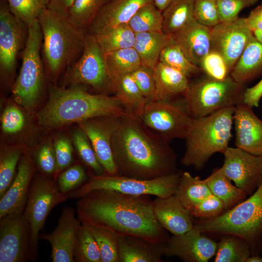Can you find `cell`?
I'll return each mask as SVG.
<instances>
[{"instance_id":"cell-1","label":"cell","mask_w":262,"mask_h":262,"mask_svg":"<svg viewBox=\"0 0 262 262\" xmlns=\"http://www.w3.org/2000/svg\"><path fill=\"white\" fill-rule=\"evenodd\" d=\"M76 205L81 222L104 227L118 236H135L156 243L169 238L156 219L147 196L97 189L78 199Z\"/></svg>"},{"instance_id":"cell-2","label":"cell","mask_w":262,"mask_h":262,"mask_svg":"<svg viewBox=\"0 0 262 262\" xmlns=\"http://www.w3.org/2000/svg\"><path fill=\"white\" fill-rule=\"evenodd\" d=\"M112 149L121 176L149 180L178 170L177 156L169 142L150 131L138 117L128 113L120 118Z\"/></svg>"},{"instance_id":"cell-3","label":"cell","mask_w":262,"mask_h":262,"mask_svg":"<svg viewBox=\"0 0 262 262\" xmlns=\"http://www.w3.org/2000/svg\"><path fill=\"white\" fill-rule=\"evenodd\" d=\"M127 114L116 96L92 94L80 86L52 85L48 101L37 114V119L41 126L52 129L95 117Z\"/></svg>"},{"instance_id":"cell-4","label":"cell","mask_w":262,"mask_h":262,"mask_svg":"<svg viewBox=\"0 0 262 262\" xmlns=\"http://www.w3.org/2000/svg\"><path fill=\"white\" fill-rule=\"evenodd\" d=\"M42 33L44 65L52 78L66 70L81 56L87 32L67 16L46 8L38 18Z\"/></svg>"},{"instance_id":"cell-5","label":"cell","mask_w":262,"mask_h":262,"mask_svg":"<svg viewBox=\"0 0 262 262\" xmlns=\"http://www.w3.org/2000/svg\"><path fill=\"white\" fill-rule=\"evenodd\" d=\"M234 109L235 107H228L194 118L184 139L185 149L181 159L183 165L200 170L212 155L224 152L232 136Z\"/></svg>"},{"instance_id":"cell-6","label":"cell","mask_w":262,"mask_h":262,"mask_svg":"<svg viewBox=\"0 0 262 262\" xmlns=\"http://www.w3.org/2000/svg\"><path fill=\"white\" fill-rule=\"evenodd\" d=\"M194 227L202 233L239 236L249 244L252 255H259L262 238V181L248 198L216 218L199 219Z\"/></svg>"},{"instance_id":"cell-7","label":"cell","mask_w":262,"mask_h":262,"mask_svg":"<svg viewBox=\"0 0 262 262\" xmlns=\"http://www.w3.org/2000/svg\"><path fill=\"white\" fill-rule=\"evenodd\" d=\"M246 88L230 75L222 80L206 76L190 83L181 100L191 116L197 118L244 102Z\"/></svg>"},{"instance_id":"cell-8","label":"cell","mask_w":262,"mask_h":262,"mask_svg":"<svg viewBox=\"0 0 262 262\" xmlns=\"http://www.w3.org/2000/svg\"><path fill=\"white\" fill-rule=\"evenodd\" d=\"M42 39L37 19L28 26L21 66L12 88L15 101L28 110L36 106L44 84V65L41 56Z\"/></svg>"},{"instance_id":"cell-9","label":"cell","mask_w":262,"mask_h":262,"mask_svg":"<svg viewBox=\"0 0 262 262\" xmlns=\"http://www.w3.org/2000/svg\"><path fill=\"white\" fill-rule=\"evenodd\" d=\"M182 171H176L157 178L142 180L118 174H91L89 180L69 194V198L79 199L97 189L115 191L132 196H149L167 197L176 193Z\"/></svg>"},{"instance_id":"cell-10","label":"cell","mask_w":262,"mask_h":262,"mask_svg":"<svg viewBox=\"0 0 262 262\" xmlns=\"http://www.w3.org/2000/svg\"><path fill=\"white\" fill-rule=\"evenodd\" d=\"M69 198V194L62 193L55 181L44 174H34L24 210L31 231L29 260L38 259L40 232L50 212Z\"/></svg>"},{"instance_id":"cell-11","label":"cell","mask_w":262,"mask_h":262,"mask_svg":"<svg viewBox=\"0 0 262 262\" xmlns=\"http://www.w3.org/2000/svg\"><path fill=\"white\" fill-rule=\"evenodd\" d=\"M150 131L170 142L186 137L194 118L189 114L181 100L148 101L138 116Z\"/></svg>"},{"instance_id":"cell-12","label":"cell","mask_w":262,"mask_h":262,"mask_svg":"<svg viewBox=\"0 0 262 262\" xmlns=\"http://www.w3.org/2000/svg\"><path fill=\"white\" fill-rule=\"evenodd\" d=\"M66 81L71 86L85 84L100 91H113L104 54L94 35L87 33L82 52L66 70Z\"/></svg>"},{"instance_id":"cell-13","label":"cell","mask_w":262,"mask_h":262,"mask_svg":"<svg viewBox=\"0 0 262 262\" xmlns=\"http://www.w3.org/2000/svg\"><path fill=\"white\" fill-rule=\"evenodd\" d=\"M253 35L246 18L221 21L211 29V50L223 57L231 72Z\"/></svg>"},{"instance_id":"cell-14","label":"cell","mask_w":262,"mask_h":262,"mask_svg":"<svg viewBox=\"0 0 262 262\" xmlns=\"http://www.w3.org/2000/svg\"><path fill=\"white\" fill-rule=\"evenodd\" d=\"M28 27L11 12L5 0L0 4V69L3 75L14 72L18 54L24 49Z\"/></svg>"},{"instance_id":"cell-15","label":"cell","mask_w":262,"mask_h":262,"mask_svg":"<svg viewBox=\"0 0 262 262\" xmlns=\"http://www.w3.org/2000/svg\"><path fill=\"white\" fill-rule=\"evenodd\" d=\"M223 154L222 172L247 195H251L262 181V156L229 147Z\"/></svg>"},{"instance_id":"cell-16","label":"cell","mask_w":262,"mask_h":262,"mask_svg":"<svg viewBox=\"0 0 262 262\" xmlns=\"http://www.w3.org/2000/svg\"><path fill=\"white\" fill-rule=\"evenodd\" d=\"M31 231L24 212L0 218V262L28 260Z\"/></svg>"},{"instance_id":"cell-17","label":"cell","mask_w":262,"mask_h":262,"mask_svg":"<svg viewBox=\"0 0 262 262\" xmlns=\"http://www.w3.org/2000/svg\"><path fill=\"white\" fill-rule=\"evenodd\" d=\"M121 117L100 116L78 123L88 136L105 174H118L113 152L112 141Z\"/></svg>"},{"instance_id":"cell-18","label":"cell","mask_w":262,"mask_h":262,"mask_svg":"<svg viewBox=\"0 0 262 262\" xmlns=\"http://www.w3.org/2000/svg\"><path fill=\"white\" fill-rule=\"evenodd\" d=\"M194 227L185 233L169 237L164 243V256L185 262H207L215 256L217 243Z\"/></svg>"},{"instance_id":"cell-19","label":"cell","mask_w":262,"mask_h":262,"mask_svg":"<svg viewBox=\"0 0 262 262\" xmlns=\"http://www.w3.org/2000/svg\"><path fill=\"white\" fill-rule=\"evenodd\" d=\"M82 223L71 207H65L55 229L40 239L49 243L53 262H74L73 252L78 232Z\"/></svg>"},{"instance_id":"cell-20","label":"cell","mask_w":262,"mask_h":262,"mask_svg":"<svg viewBox=\"0 0 262 262\" xmlns=\"http://www.w3.org/2000/svg\"><path fill=\"white\" fill-rule=\"evenodd\" d=\"M34 173L33 160L28 152H25L19 162L17 172L12 182L0 197V218L24 212Z\"/></svg>"},{"instance_id":"cell-21","label":"cell","mask_w":262,"mask_h":262,"mask_svg":"<svg viewBox=\"0 0 262 262\" xmlns=\"http://www.w3.org/2000/svg\"><path fill=\"white\" fill-rule=\"evenodd\" d=\"M252 108L244 102L235 107V145L252 154L262 156V120Z\"/></svg>"},{"instance_id":"cell-22","label":"cell","mask_w":262,"mask_h":262,"mask_svg":"<svg viewBox=\"0 0 262 262\" xmlns=\"http://www.w3.org/2000/svg\"><path fill=\"white\" fill-rule=\"evenodd\" d=\"M152 205L158 222L173 235L182 234L194 227V217L175 194L167 197H156Z\"/></svg>"},{"instance_id":"cell-23","label":"cell","mask_w":262,"mask_h":262,"mask_svg":"<svg viewBox=\"0 0 262 262\" xmlns=\"http://www.w3.org/2000/svg\"><path fill=\"white\" fill-rule=\"evenodd\" d=\"M153 0H110L99 10L87 33L94 35L129 22L136 12Z\"/></svg>"},{"instance_id":"cell-24","label":"cell","mask_w":262,"mask_h":262,"mask_svg":"<svg viewBox=\"0 0 262 262\" xmlns=\"http://www.w3.org/2000/svg\"><path fill=\"white\" fill-rule=\"evenodd\" d=\"M211 29L194 19L172 35L189 60L199 67L211 50Z\"/></svg>"},{"instance_id":"cell-25","label":"cell","mask_w":262,"mask_h":262,"mask_svg":"<svg viewBox=\"0 0 262 262\" xmlns=\"http://www.w3.org/2000/svg\"><path fill=\"white\" fill-rule=\"evenodd\" d=\"M164 243L135 236H118L119 262H163Z\"/></svg>"},{"instance_id":"cell-26","label":"cell","mask_w":262,"mask_h":262,"mask_svg":"<svg viewBox=\"0 0 262 262\" xmlns=\"http://www.w3.org/2000/svg\"><path fill=\"white\" fill-rule=\"evenodd\" d=\"M155 93L153 100H170L183 95L190 85L181 71L159 62L153 69Z\"/></svg>"},{"instance_id":"cell-27","label":"cell","mask_w":262,"mask_h":262,"mask_svg":"<svg viewBox=\"0 0 262 262\" xmlns=\"http://www.w3.org/2000/svg\"><path fill=\"white\" fill-rule=\"evenodd\" d=\"M262 73V43L253 35L232 69L230 76L246 85Z\"/></svg>"},{"instance_id":"cell-28","label":"cell","mask_w":262,"mask_h":262,"mask_svg":"<svg viewBox=\"0 0 262 262\" xmlns=\"http://www.w3.org/2000/svg\"><path fill=\"white\" fill-rule=\"evenodd\" d=\"M171 36L163 32L136 33L133 48L139 55L141 65L153 69L159 62L161 51Z\"/></svg>"},{"instance_id":"cell-29","label":"cell","mask_w":262,"mask_h":262,"mask_svg":"<svg viewBox=\"0 0 262 262\" xmlns=\"http://www.w3.org/2000/svg\"><path fill=\"white\" fill-rule=\"evenodd\" d=\"M113 91L126 112L137 117L148 102L131 74L118 79L114 84Z\"/></svg>"},{"instance_id":"cell-30","label":"cell","mask_w":262,"mask_h":262,"mask_svg":"<svg viewBox=\"0 0 262 262\" xmlns=\"http://www.w3.org/2000/svg\"><path fill=\"white\" fill-rule=\"evenodd\" d=\"M212 193L223 203L225 211L246 199V193L236 185L217 168L204 179Z\"/></svg>"},{"instance_id":"cell-31","label":"cell","mask_w":262,"mask_h":262,"mask_svg":"<svg viewBox=\"0 0 262 262\" xmlns=\"http://www.w3.org/2000/svg\"><path fill=\"white\" fill-rule=\"evenodd\" d=\"M104 59L113 86L118 79L132 73L141 66L139 55L134 48L104 54Z\"/></svg>"},{"instance_id":"cell-32","label":"cell","mask_w":262,"mask_h":262,"mask_svg":"<svg viewBox=\"0 0 262 262\" xmlns=\"http://www.w3.org/2000/svg\"><path fill=\"white\" fill-rule=\"evenodd\" d=\"M196 0H173L162 12L163 33L172 35L194 19Z\"/></svg>"},{"instance_id":"cell-33","label":"cell","mask_w":262,"mask_h":262,"mask_svg":"<svg viewBox=\"0 0 262 262\" xmlns=\"http://www.w3.org/2000/svg\"><path fill=\"white\" fill-rule=\"evenodd\" d=\"M213 194L204 179L193 177L188 172H182L175 195L189 210Z\"/></svg>"},{"instance_id":"cell-34","label":"cell","mask_w":262,"mask_h":262,"mask_svg":"<svg viewBox=\"0 0 262 262\" xmlns=\"http://www.w3.org/2000/svg\"><path fill=\"white\" fill-rule=\"evenodd\" d=\"M135 35L126 23L119 25L94 35L104 54L119 49L133 48Z\"/></svg>"},{"instance_id":"cell-35","label":"cell","mask_w":262,"mask_h":262,"mask_svg":"<svg viewBox=\"0 0 262 262\" xmlns=\"http://www.w3.org/2000/svg\"><path fill=\"white\" fill-rule=\"evenodd\" d=\"M217 243L214 262H246L251 255L249 244L244 239L231 234H224Z\"/></svg>"},{"instance_id":"cell-36","label":"cell","mask_w":262,"mask_h":262,"mask_svg":"<svg viewBox=\"0 0 262 262\" xmlns=\"http://www.w3.org/2000/svg\"><path fill=\"white\" fill-rule=\"evenodd\" d=\"M163 23L162 12L151 2L140 8L128 24L136 34L144 32H163Z\"/></svg>"},{"instance_id":"cell-37","label":"cell","mask_w":262,"mask_h":262,"mask_svg":"<svg viewBox=\"0 0 262 262\" xmlns=\"http://www.w3.org/2000/svg\"><path fill=\"white\" fill-rule=\"evenodd\" d=\"M81 223L88 229L96 241L102 262H120L118 235L104 227Z\"/></svg>"},{"instance_id":"cell-38","label":"cell","mask_w":262,"mask_h":262,"mask_svg":"<svg viewBox=\"0 0 262 262\" xmlns=\"http://www.w3.org/2000/svg\"><path fill=\"white\" fill-rule=\"evenodd\" d=\"M159 62L181 71L188 78L201 71L186 57L172 35L161 51Z\"/></svg>"},{"instance_id":"cell-39","label":"cell","mask_w":262,"mask_h":262,"mask_svg":"<svg viewBox=\"0 0 262 262\" xmlns=\"http://www.w3.org/2000/svg\"><path fill=\"white\" fill-rule=\"evenodd\" d=\"M110 0H75L67 16L77 27L87 32L98 13Z\"/></svg>"},{"instance_id":"cell-40","label":"cell","mask_w":262,"mask_h":262,"mask_svg":"<svg viewBox=\"0 0 262 262\" xmlns=\"http://www.w3.org/2000/svg\"><path fill=\"white\" fill-rule=\"evenodd\" d=\"M73 257L76 262H102L96 241L90 231L82 224L78 232Z\"/></svg>"},{"instance_id":"cell-41","label":"cell","mask_w":262,"mask_h":262,"mask_svg":"<svg viewBox=\"0 0 262 262\" xmlns=\"http://www.w3.org/2000/svg\"><path fill=\"white\" fill-rule=\"evenodd\" d=\"M20 147L2 149L0 157V197L7 191L16 175V167L23 156Z\"/></svg>"},{"instance_id":"cell-42","label":"cell","mask_w":262,"mask_h":262,"mask_svg":"<svg viewBox=\"0 0 262 262\" xmlns=\"http://www.w3.org/2000/svg\"><path fill=\"white\" fill-rule=\"evenodd\" d=\"M13 14L28 27L48 7L49 0H5Z\"/></svg>"},{"instance_id":"cell-43","label":"cell","mask_w":262,"mask_h":262,"mask_svg":"<svg viewBox=\"0 0 262 262\" xmlns=\"http://www.w3.org/2000/svg\"><path fill=\"white\" fill-rule=\"evenodd\" d=\"M77 152L83 161L97 175L105 174L104 168L98 161L91 143L84 131L80 128L73 135Z\"/></svg>"},{"instance_id":"cell-44","label":"cell","mask_w":262,"mask_h":262,"mask_svg":"<svg viewBox=\"0 0 262 262\" xmlns=\"http://www.w3.org/2000/svg\"><path fill=\"white\" fill-rule=\"evenodd\" d=\"M188 211L194 218L200 220L211 219L218 217L225 211L223 202L212 194L201 201L195 204Z\"/></svg>"},{"instance_id":"cell-45","label":"cell","mask_w":262,"mask_h":262,"mask_svg":"<svg viewBox=\"0 0 262 262\" xmlns=\"http://www.w3.org/2000/svg\"><path fill=\"white\" fill-rule=\"evenodd\" d=\"M199 67L207 77L217 80H224L230 74L223 57L219 53L212 50L204 58Z\"/></svg>"},{"instance_id":"cell-46","label":"cell","mask_w":262,"mask_h":262,"mask_svg":"<svg viewBox=\"0 0 262 262\" xmlns=\"http://www.w3.org/2000/svg\"><path fill=\"white\" fill-rule=\"evenodd\" d=\"M194 18L199 24L211 28L219 23L216 0H196Z\"/></svg>"},{"instance_id":"cell-47","label":"cell","mask_w":262,"mask_h":262,"mask_svg":"<svg viewBox=\"0 0 262 262\" xmlns=\"http://www.w3.org/2000/svg\"><path fill=\"white\" fill-rule=\"evenodd\" d=\"M86 179L83 167L78 164L69 166L60 173L57 180L60 191L68 194Z\"/></svg>"},{"instance_id":"cell-48","label":"cell","mask_w":262,"mask_h":262,"mask_svg":"<svg viewBox=\"0 0 262 262\" xmlns=\"http://www.w3.org/2000/svg\"><path fill=\"white\" fill-rule=\"evenodd\" d=\"M0 120L1 129L7 134H15L20 131L25 123V118L22 111L13 105L5 109Z\"/></svg>"},{"instance_id":"cell-49","label":"cell","mask_w":262,"mask_h":262,"mask_svg":"<svg viewBox=\"0 0 262 262\" xmlns=\"http://www.w3.org/2000/svg\"><path fill=\"white\" fill-rule=\"evenodd\" d=\"M131 74L147 101L153 100L155 93L153 69L141 65Z\"/></svg>"},{"instance_id":"cell-50","label":"cell","mask_w":262,"mask_h":262,"mask_svg":"<svg viewBox=\"0 0 262 262\" xmlns=\"http://www.w3.org/2000/svg\"><path fill=\"white\" fill-rule=\"evenodd\" d=\"M53 147L57 163L54 180L56 181L60 172L71 165L73 161V148L70 140L66 137L57 139L53 144Z\"/></svg>"},{"instance_id":"cell-51","label":"cell","mask_w":262,"mask_h":262,"mask_svg":"<svg viewBox=\"0 0 262 262\" xmlns=\"http://www.w3.org/2000/svg\"><path fill=\"white\" fill-rule=\"evenodd\" d=\"M258 0H216L220 21L235 18L243 9L249 7Z\"/></svg>"},{"instance_id":"cell-52","label":"cell","mask_w":262,"mask_h":262,"mask_svg":"<svg viewBox=\"0 0 262 262\" xmlns=\"http://www.w3.org/2000/svg\"><path fill=\"white\" fill-rule=\"evenodd\" d=\"M37 165L43 174L54 175L57 163L53 146L49 143L43 145L35 155Z\"/></svg>"},{"instance_id":"cell-53","label":"cell","mask_w":262,"mask_h":262,"mask_svg":"<svg viewBox=\"0 0 262 262\" xmlns=\"http://www.w3.org/2000/svg\"><path fill=\"white\" fill-rule=\"evenodd\" d=\"M262 98V78L255 85L246 89L243 101L252 108L258 107Z\"/></svg>"},{"instance_id":"cell-54","label":"cell","mask_w":262,"mask_h":262,"mask_svg":"<svg viewBox=\"0 0 262 262\" xmlns=\"http://www.w3.org/2000/svg\"><path fill=\"white\" fill-rule=\"evenodd\" d=\"M246 19L253 32L255 31L262 32V5H259L253 9Z\"/></svg>"},{"instance_id":"cell-55","label":"cell","mask_w":262,"mask_h":262,"mask_svg":"<svg viewBox=\"0 0 262 262\" xmlns=\"http://www.w3.org/2000/svg\"><path fill=\"white\" fill-rule=\"evenodd\" d=\"M75 0H49L48 7L66 16L71 8Z\"/></svg>"},{"instance_id":"cell-56","label":"cell","mask_w":262,"mask_h":262,"mask_svg":"<svg viewBox=\"0 0 262 262\" xmlns=\"http://www.w3.org/2000/svg\"><path fill=\"white\" fill-rule=\"evenodd\" d=\"M173 0H153L154 5L163 12Z\"/></svg>"},{"instance_id":"cell-57","label":"cell","mask_w":262,"mask_h":262,"mask_svg":"<svg viewBox=\"0 0 262 262\" xmlns=\"http://www.w3.org/2000/svg\"><path fill=\"white\" fill-rule=\"evenodd\" d=\"M246 262H262V257L259 255H252L248 258Z\"/></svg>"},{"instance_id":"cell-58","label":"cell","mask_w":262,"mask_h":262,"mask_svg":"<svg viewBox=\"0 0 262 262\" xmlns=\"http://www.w3.org/2000/svg\"><path fill=\"white\" fill-rule=\"evenodd\" d=\"M254 35L255 37L262 43V32L259 31H255L253 32Z\"/></svg>"},{"instance_id":"cell-59","label":"cell","mask_w":262,"mask_h":262,"mask_svg":"<svg viewBox=\"0 0 262 262\" xmlns=\"http://www.w3.org/2000/svg\"><path fill=\"white\" fill-rule=\"evenodd\" d=\"M261 251L262 252V242H261Z\"/></svg>"}]
</instances>
